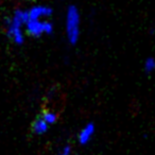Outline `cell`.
<instances>
[{
  "mask_svg": "<svg viewBox=\"0 0 155 155\" xmlns=\"http://www.w3.org/2000/svg\"><path fill=\"white\" fill-rule=\"evenodd\" d=\"M43 118L48 124H53V123H55V121L58 120L56 114L53 112H51V110H46V112H44Z\"/></svg>",
  "mask_w": 155,
  "mask_h": 155,
  "instance_id": "ba28073f",
  "label": "cell"
},
{
  "mask_svg": "<svg viewBox=\"0 0 155 155\" xmlns=\"http://www.w3.org/2000/svg\"><path fill=\"white\" fill-rule=\"evenodd\" d=\"M48 130V123L44 120L43 117L37 118L33 123V132L36 134H44Z\"/></svg>",
  "mask_w": 155,
  "mask_h": 155,
  "instance_id": "8992f818",
  "label": "cell"
},
{
  "mask_svg": "<svg viewBox=\"0 0 155 155\" xmlns=\"http://www.w3.org/2000/svg\"><path fill=\"white\" fill-rule=\"evenodd\" d=\"M70 152H71L70 146H65L64 148L62 149V151H61L58 155H70Z\"/></svg>",
  "mask_w": 155,
  "mask_h": 155,
  "instance_id": "9c48e42d",
  "label": "cell"
},
{
  "mask_svg": "<svg viewBox=\"0 0 155 155\" xmlns=\"http://www.w3.org/2000/svg\"><path fill=\"white\" fill-rule=\"evenodd\" d=\"M143 71L147 74H151L155 71V58L148 56L144 58L143 62Z\"/></svg>",
  "mask_w": 155,
  "mask_h": 155,
  "instance_id": "52a82bcc",
  "label": "cell"
},
{
  "mask_svg": "<svg viewBox=\"0 0 155 155\" xmlns=\"http://www.w3.org/2000/svg\"><path fill=\"white\" fill-rule=\"evenodd\" d=\"M29 20L28 11L17 10L13 15V18L9 20V29H8V36L14 41L17 45H21L24 43V34H22L21 27L24 24H27Z\"/></svg>",
  "mask_w": 155,
  "mask_h": 155,
  "instance_id": "6da1fadb",
  "label": "cell"
},
{
  "mask_svg": "<svg viewBox=\"0 0 155 155\" xmlns=\"http://www.w3.org/2000/svg\"><path fill=\"white\" fill-rule=\"evenodd\" d=\"M27 31L32 36L39 37L44 33L51 34L53 31V26L49 21H41L39 19H29L27 21Z\"/></svg>",
  "mask_w": 155,
  "mask_h": 155,
  "instance_id": "3957f363",
  "label": "cell"
},
{
  "mask_svg": "<svg viewBox=\"0 0 155 155\" xmlns=\"http://www.w3.org/2000/svg\"><path fill=\"white\" fill-rule=\"evenodd\" d=\"M66 32L71 45H75L80 37V13L75 5H70L66 15Z\"/></svg>",
  "mask_w": 155,
  "mask_h": 155,
  "instance_id": "7a4b0ae2",
  "label": "cell"
},
{
  "mask_svg": "<svg viewBox=\"0 0 155 155\" xmlns=\"http://www.w3.org/2000/svg\"><path fill=\"white\" fill-rule=\"evenodd\" d=\"M29 19H39L41 17H48L52 14V9L49 7L36 5L28 11Z\"/></svg>",
  "mask_w": 155,
  "mask_h": 155,
  "instance_id": "277c9868",
  "label": "cell"
},
{
  "mask_svg": "<svg viewBox=\"0 0 155 155\" xmlns=\"http://www.w3.org/2000/svg\"><path fill=\"white\" fill-rule=\"evenodd\" d=\"M96 131V127L93 122H89L82 129V131L79 134V142L81 144H86L89 142V140L93 138Z\"/></svg>",
  "mask_w": 155,
  "mask_h": 155,
  "instance_id": "5b68a950",
  "label": "cell"
},
{
  "mask_svg": "<svg viewBox=\"0 0 155 155\" xmlns=\"http://www.w3.org/2000/svg\"><path fill=\"white\" fill-rule=\"evenodd\" d=\"M77 155H78V154H77Z\"/></svg>",
  "mask_w": 155,
  "mask_h": 155,
  "instance_id": "30bf717a",
  "label": "cell"
}]
</instances>
